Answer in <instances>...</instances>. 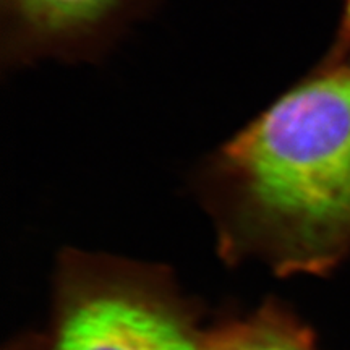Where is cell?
Wrapping results in <instances>:
<instances>
[{"label": "cell", "instance_id": "obj_1", "mask_svg": "<svg viewBox=\"0 0 350 350\" xmlns=\"http://www.w3.org/2000/svg\"><path fill=\"white\" fill-rule=\"evenodd\" d=\"M219 250L275 274H325L350 255V67L326 60L209 159Z\"/></svg>", "mask_w": 350, "mask_h": 350}, {"label": "cell", "instance_id": "obj_2", "mask_svg": "<svg viewBox=\"0 0 350 350\" xmlns=\"http://www.w3.org/2000/svg\"><path fill=\"white\" fill-rule=\"evenodd\" d=\"M208 332L165 269L70 250L42 350H206Z\"/></svg>", "mask_w": 350, "mask_h": 350}, {"label": "cell", "instance_id": "obj_3", "mask_svg": "<svg viewBox=\"0 0 350 350\" xmlns=\"http://www.w3.org/2000/svg\"><path fill=\"white\" fill-rule=\"evenodd\" d=\"M131 0H5L13 36L33 51L64 49L99 33Z\"/></svg>", "mask_w": 350, "mask_h": 350}, {"label": "cell", "instance_id": "obj_4", "mask_svg": "<svg viewBox=\"0 0 350 350\" xmlns=\"http://www.w3.org/2000/svg\"><path fill=\"white\" fill-rule=\"evenodd\" d=\"M206 350H317L313 331L278 301L208 332Z\"/></svg>", "mask_w": 350, "mask_h": 350}, {"label": "cell", "instance_id": "obj_5", "mask_svg": "<svg viewBox=\"0 0 350 350\" xmlns=\"http://www.w3.org/2000/svg\"><path fill=\"white\" fill-rule=\"evenodd\" d=\"M329 62L349 65L350 67V0L345 2V10H344V18L340 23V29L338 34V41L332 52L327 57Z\"/></svg>", "mask_w": 350, "mask_h": 350}, {"label": "cell", "instance_id": "obj_6", "mask_svg": "<svg viewBox=\"0 0 350 350\" xmlns=\"http://www.w3.org/2000/svg\"><path fill=\"white\" fill-rule=\"evenodd\" d=\"M5 350H42V338H25L15 340Z\"/></svg>", "mask_w": 350, "mask_h": 350}]
</instances>
